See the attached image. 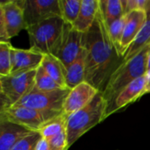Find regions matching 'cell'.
I'll list each match as a JSON object with an SVG mask.
<instances>
[{
	"instance_id": "16",
	"label": "cell",
	"mask_w": 150,
	"mask_h": 150,
	"mask_svg": "<svg viewBox=\"0 0 150 150\" xmlns=\"http://www.w3.org/2000/svg\"><path fill=\"white\" fill-rule=\"evenodd\" d=\"M98 10V0H82L77 19L73 25L74 29L86 33L94 24Z\"/></svg>"
},
{
	"instance_id": "15",
	"label": "cell",
	"mask_w": 150,
	"mask_h": 150,
	"mask_svg": "<svg viewBox=\"0 0 150 150\" xmlns=\"http://www.w3.org/2000/svg\"><path fill=\"white\" fill-rule=\"evenodd\" d=\"M33 133V131L14 124L0 120V150H11L21 139Z\"/></svg>"
},
{
	"instance_id": "5",
	"label": "cell",
	"mask_w": 150,
	"mask_h": 150,
	"mask_svg": "<svg viewBox=\"0 0 150 150\" xmlns=\"http://www.w3.org/2000/svg\"><path fill=\"white\" fill-rule=\"evenodd\" d=\"M69 91V89L41 91L33 87L27 95L14 105H21L36 110L49 121L63 113V104Z\"/></svg>"
},
{
	"instance_id": "32",
	"label": "cell",
	"mask_w": 150,
	"mask_h": 150,
	"mask_svg": "<svg viewBox=\"0 0 150 150\" xmlns=\"http://www.w3.org/2000/svg\"><path fill=\"white\" fill-rule=\"evenodd\" d=\"M147 93H150V87L147 89Z\"/></svg>"
},
{
	"instance_id": "27",
	"label": "cell",
	"mask_w": 150,
	"mask_h": 150,
	"mask_svg": "<svg viewBox=\"0 0 150 150\" xmlns=\"http://www.w3.org/2000/svg\"><path fill=\"white\" fill-rule=\"evenodd\" d=\"M124 15L136 10L148 12L150 10V0H121Z\"/></svg>"
},
{
	"instance_id": "24",
	"label": "cell",
	"mask_w": 150,
	"mask_h": 150,
	"mask_svg": "<svg viewBox=\"0 0 150 150\" xmlns=\"http://www.w3.org/2000/svg\"><path fill=\"white\" fill-rule=\"evenodd\" d=\"M124 26H125V15L123 17H121L120 18L112 22L111 25H107L110 39H111L112 44L114 45L115 48L117 49V51L120 56H121V54H120V42H121V39H122V35H123Z\"/></svg>"
},
{
	"instance_id": "28",
	"label": "cell",
	"mask_w": 150,
	"mask_h": 150,
	"mask_svg": "<svg viewBox=\"0 0 150 150\" xmlns=\"http://www.w3.org/2000/svg\"><path fill=\"white\" fill-rule=\"evenodd\" d=\"M51 150H68V136L67 131H64L54 137L47 140Z\"/></svg>"
},
{
	"instance_id": "17",
	"label": "cell",
	"mask_w": 150,
	"mask_h": 150,
	"mask_svg": "<svg viewBox=\"0 0 150 150\" xmlns=\"http://www.w3.org/2000/svg\"><path fill=\"white\" fill-rule=\"evenodd\" d=\"M86 51L83 48L80 55L66 68V86L71 90L85 81Z\"/></svg>"
},
{
	"instance_id": "3",
	"label": "cell",
	"mask_w": 150,
	"mask_h": 150,
	"mask_svg": "<svg viewBox=\"0 0 150 150\" xmlns=\"http://www.w3.org/2000/svg\"><path fill=\"white\" fill-rule=\"evenodd\" d=\"M106 108V101L103 94L98 92L89 105L68 117L67 136L69 149L89 130L105 120Z\"/></svg>"
},
{
	"instance_id": "22",
	"label": "cell",
	"mask_w": 150,
	"mask_h": 150,
	"mask_svg": "<svg viewBox=\"0 0 150 150\" xmlns=\"http://www.w3.org/2000/svg\"><path fill=\"white\" fill-rule=\"evenodd\" d=\"M59 4L62 18L73 25L79 15L82 0H59Z\"/></svg>"
},
{
	"instance_id": "30",
	"label": "cell",
	"mask_w": 150,
	"mask_h": 150,
	"mask_svg": "<svg viewBox=\"0 0 150 150\" xmlns=\"http://www.w3.org/2000/svg\"><path fill=\"white\" fill-rule=\"evenodd\" d=\"M146 77H147V82H148V85H147V89L150 87V70H149L146 74Z\"/></svg>"
},
{
	"instance_id": "12",
	"label": "cell",
	"mask_w": 150,
	"mask_h": 150,
	"mask_svg": "<svg viewBox=\"0 0 150 150\" xmlns=\"http://www.w3.org/2000/svg\"><path fill=\"white\" fill-rule=\"evenodd\" d=\"M44 55L32 48L22 49L12 47L11 49V74L36 70L41 65Z\"/></svg>"
},
{
	"instance_id": "26",
	"label": "cell",
	"mask_w": 150,
	"mask_h": 150,
	"mask_svg": "<svg viewBox=\"0 0 150 150\" xmlns=\"http://www.w3.org/2000/svg\"><path fill=\"white\" fill-rule=\"evenodd\" d=\"M41 139L39 132H33L17 142L11 150H35L37 142Z\"/></svg>"
},
{
	"instance_id": "2",
	"label": "cell",
	"mask_w": 150,
	"mask_h": 150,
	"mask_svg": "<svg viewBox=\"0 0 150 150\" xmlns=\"http://www.w3.org/2000/svg\"><path fill=\"white\" fill-rule=\"evenodd\" d=\"M149 53L150 44L132 59L123 62L111 76L102 93L107 104L105 119L112 115V106L119 94L132 82L147 74Z\"/></svg>"
},
{
	"instance_id": "21",
	"label": "cell",
	"mask_w": 150,
	"mask_h": 150,
	"mask_svg": "<svg viewBox=\"0 0 150 150\" xmlns=\"http://www.w3.org/2000/svg\"><path fill=\"white\" fill-rule=\"evenodd\" d=\"M67 121L68 116L62 113V115L47 122L40 129L39 133L42 138L48 140L64 131H67Z\"/></svg>"
},
{
	"instance_id": "29",
	"label": "cell",
	"mask_w": 150,
	"mask_h": 150,
	"mask_svg": "<svg viewBox=\"0 0 150 150\" xmlns=\"http://www.w3.org/2000/svg\"><path fill=\"white\" fill-rule=\"evenodd\" d=\"M35 150H51L48 141L47 139L41 137V139L36 144Z\"/></svg>"
},
{
	"instance_id": "19",
	"label": "cell",
	"mask_w": 150,
	"mask_h": 150,
	"mask_svg": "<svg viewBox=\"0 0 150 150\" xmlns=\"http://www.w3.org/2000/svg\"><path fill=\"white\" fill-rule=\"evenodd\" d=\"M150 44V10L147 12V20L141 32L133 41V43L127 49L123 55V61H127L134 57L144 47Z\"/></svg>"
},
{
	"instance_id": "4",
	"label": "cell",
	"mask_w": 150,
	"mask_h": 150,
	"mask_svg": "<svg viewBox=\"0 0 150 150\" xmlns=\"http://www.w3.org/2000/svg\"><path fill=\"white\" fill-rule=\"evenodd\" d=\"M65 22L61 16L52 17L36 25L28 26L30 48L43 54L54 55L63 33Z\"/></svg>"
},
{
	"instance_id": "11",
	"label": "cell",
	"mask_w": 150,
	"mask_h": 150,
	"mask_svg": "<svg viewBox=\"0 0 150 150\" xmlns=\"http://www.w3.org/2000/svg\"><path fill=\"white\" fill-rule=\"evenodd\" d=\"M99 91L86 81L71 89L63 104V114L69 116L89 105Z\"/></svg>"
},
{
	"instance_id": "6",
	"label": "cell",
	"mask_w": 150,
	"mask_h": 150,
	"mask_svg": "<svg viewBox=\"0 0 150 150\" xmlns=\"http://www.w3.org/2000/svg\"><path fill=\"white\" fill-rule=\"evenodd\" d=\"M36 70L0 76V110L17 104L34 87Z\"/></svg>"
},
{
	"instance_id": "31",
	"label": "cell",
	"mask_w": 150,
	"mask_h": 150,
	"mask_svg": "<svg viewBox=\"0 0 150 150\" xmlns=\"http://www.w3.org/2000/svg\"><path fill=\"white\" fill-rule=\"evenodd\" d=\"M150 70V53H149V62H148V71Z\"/></svg>"
},
{
	"instance_id": "7",
	"label": "cell",
	"mask_w": 150,
	"mask_h": 150,
	"mask_svg": "<svg viewBox=\"0 0 150 150\" xmlns=\"http://www.w3.org/2000/svg\"><path fill=\"white\" fill-rule=\"evenodd\" d=\"M23 0L0 3V41H10L22 30H26Z\"/></svg>"
},
{
	"instance_id": "25",
	"label": "cell",
	"mask_w": 150,
	"mask_h": 150,
	"mask_svg": "<svg viewBox=\"0 0 150 150\" xmlns=\"http://www.w3.org/2000/svg\"><path fill=\"white\" fill-rule=\"evenodd\" d=\"M11 47L10 41H0V76H6L11 74Z\"/></svg>"
},
{
	"instance_id": "20",
	"label": "cell",
	"mask_w": 150,
	"mask_h": 150,
	"mask_svg": "<svg viewBox=\"0 0 150 150\" xmlns=\"http://www.w3.org/2000/svg\"><path fill=\"white\" fill-rule=\"evenodd\" d=\"M98 6L107 25L124 16L121 0H98Z\"/></svg>"
},
{
	"instance_id": "14",
	"label": "cell",
	"mask_w": 150,
	"mask_h": 150,
	"mask_svg": "<svg viewBox=\"0 0 150 150\" xmlns=\"http://www.w3.org/2000/svg\"><path fill=\"white\" fill-rule=\"evenodd\" d=\"M147 85L148 82L146 75L137 78L128 84L116 98L112 106V114L128 106L145 95L147 93Z\"/></svg>"
},
{
	"instance_id": "9",
	"label": "cell",
	"mask_w": 150,
	"mask_h": 150,
	"mask_svg": "<svg viewBox=\"0 0 150 150\" xmlns=\"http://www.w3.org/2000/svg\"><path fill=\"white\" fill-rule=\"evenodd\" d=\"M0 120L22 126L33 132H39L48 122L38 111L21 105H12L0 110Z\"/></svg>"
},
{
	"instance_id": "23",
	"label": "cell",
	"mask_w": 150,
	"mask_h": 150,
	"mask_svg": "<svg viewBox=\"0 0 150 150\" xmlns=\"http://www.w3.org/2000/svg\"><path fill=\"white\" fill-rule=\"evenodd\" d=\"M34 88L41 91H54L64 89L61 87L51 76H49L41 66H40L36 71Z\"/></svg>"
},
{
	"instance_id": "8",
	"label": "cell",
	"mask_w": 150,
	"mask_h": 150,
	"mask_svg": "<svg viewBox=\"0 0 150 150\" xmlns=\"http://www.w3.org/2000/svg\"><path fill=\"white\" fill-rule=\"evenodd\" d=\"M85 33L74 29L72 25L65 23L59 47L54 54L63 65L69 67L84 48Z\"/></svg>"
},
{
	"instance_id": "13",
	"label": "cell",
	"mask_w": 150,
	"mask_h": 150,
	"mask_svg": "<svg viewBox=\"0 0 150 150\" xmlns=\"http://www.w3.org/2000/svg\"><path fill=\"white\" fill-rule=\"evenodd\" d=\"M146 20L147 12L142 10L133 11L125 15V26L120 42V54L122 57L141 32Z\"/></svg>"
},
{
	"instance_id": "10",
	"label": "cell",
	"mask_w": 150,
	"mask_h": 150,
	"mask_svg": "<svg viewBox=\"0 0 150 150\" xmlns=\"http://www.w3.org/2000/svg\"><path fill=\"white\" fill-rule=\"evenodd\" d=\"M26 26L61 16L59 0H23Z\"/></svg>"
},
{
	"instance_id": "1",
	"label": "cell",
	"mask_w": 150,
	"mask_h": 150,
	"mask_svg": "<svg viewBox=\"0 0 150 150\" xmlns=\"http://www.w3.org/2000/svg\"><path fill=\"white\" fill-rule=\"evenodd\" d=\"M84 48L86 51L85 81L103 93L111 76L124 61L110 39L99 6L94 24L85 33Z\"/></svg>"
},
{
	"instance_id": "18",
	"label": "cell",
	"mask_w": 150,
	"mask_h": 150,
	"mask_svg": "<svg viewBox=\"0 0 150 150\" xmlns=\"http://www.w3.org/2000/svg\"><path fill=\"white\" fill-rule=\"evenodd\" d=\"M40 66L61 87L68 89L66 86V67L57 57L53 54H45Z\"/></svg>"
}]
</instances>
